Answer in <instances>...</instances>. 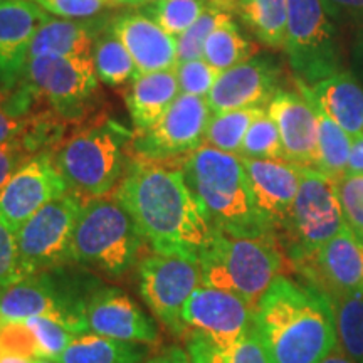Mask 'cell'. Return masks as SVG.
<instances>
[{
	"instance_id": "6da1fadb",
	"label": "cell",
	"mask_w": 363,
	"mask_h": 363,
	"mask_svg": "<svg viewBox=\"0 0 363 363\" xmlns=\"http://www.w3.org/2000/svg\"><path fill=\"white\" fill-rule=\"evenodd\" d=\"M113 195L153 252L199 262L216 233L180 167L133 158Z\"/></svg>"
},
{
	"instance_id": "7a4b0ae2",
	"label": "cell",
	"mask_w": 363,
	"mask_h": 363,
	"mask_svg": "<svg viewBox=\"0 0 363 363\" xmlns=\"http://www.w3.org/2000/svg\"><path fill=\"white\" fill-rule=\"evenodd\" d=\"M254 330L269 363H321L338 343L330 298L283 274L254 308Z\"/></svg>"
},
{
	"instance_id": "3957f363",
	"label": "cell",
	"mask_w": 363,
	"mask_h": 363,
	"mask_svg": "<svg viewBox=\"0 0 363 363\" xmlns=\"http://www.w3.org/2000/svg\"><path fill=\"white\" fill-rule=\"evenodd\" d=\"M180 169L214 229L233 238L276 240L274 227L254 201L239 155L202 145L185 157Z\"/></svg>"
},
{
	"instance_id": "277c9868",
	"label": "cell",
	"mask_w": 363,
	"mask_h": 363,
	"mask_svg": "<svg viewBox=\"0 0 363 363\" xmlns=\"http://www.w3.org/2000/svg\"><path fill=\"white\" fill-rule=\"evenodd\" d=\"M131 140L130 131L116 121L108 118L93 121L59 143L54 163L71 192L79 199L104 197L123 179Z\"/></svg>"
},
{
	"instance_id": "5b68a950",
	"label": "cell",
	"mask_w": 363,
	"mask_h": 363,
	"mask_svg": "<svg viewBox=\"0 0 363 363\" xmlns=\"http://www.w3.org/2000/svg\"><path fill=\"white\" fill-rule=\"evenodd\" d=\"M138 227L115 195L91 199L81 208L72 234L69 259L110 278H123L138 264L143 247Z\"/></svg>"
},
{
	"instance_id": "8992f818",
	"label": "cell",
	"mask_w": 363,
	"mask_h": 363,
	"mask_svg": "<svg viewBox=\"0 0 363 363\" xmlns=\"http://www.w3.org/2000/svg\"><path fill=\"white\" fill-rule=\"evenodd\" d=\"M283 264L284 256L276 240L233 238L217 229L199 257L203 286L238 294L252 308Z\"/></svg>"
},
{
	"instance_id": "52a82bcc",
	"label": "cell",
	"mask_w": 363,
	"mask_h": 363,
	"mask_svg": "<svg viewBox=\"0 0 363 363\" xmlns=\"http://www.w3.org/2000/svg\"><path fill=\"white\" fill-rule=\"evenodd\" d=\"M338 180L323 172L301 167L299 189L291 216L276 235V242L293 267L306 261L343 229Z\"/></svg>"
},
{
	"instance_id": "ba28073f",
	"label": "cell",
	"mask_w": 363,
	"mask_h": 363,
	"mask_svg": "<svg viewBox=\"0 0 363 363\" xmlns=\"http://www.w3.org/2000/svg\"><path fill=\"white\" fill-rule=\"evenodd\" d=\"M284 51L294 79L306 86L342 71L333 19L321 0H288Z\"/></svg>"
},
{
	"instance_id": "9c48e42d",
	"label": "cell",
	"mask_w": 363,
	"mask_h": 363,
	"mask_svg": "<svg viewBox=\"0 0 363 363\" xmlns=\"http://www.w3.org/2000/svg\"><path fill=\"white\" fill-rule=\"evenodd\" d=\"M83 199L67 192L45 203L16 234L22 278L71 262L69 247Z\"/></svg>"
},
{
	"instance_id": "30bf717a",
	"label": "cell",
	"mask_w": 363,
	"mask_h": 363,
	"mask_svg": "<svg viewBox=\"0 0 363 363\" xmlns=\"http://www.w3.org/2000/svg\"><path fill=\"white\" fill-rule=\"evenodd\" d=\"M24 78L67 123L89 116L99 89L93 56L30 57Z\"/></svg>"
},
{
	"instance_id": "8fae6325",
	"label": "cell",
	"mask_w": 363,
	"mask_h": 363,
	"mask_svg": "<svg viewBox=\"0 0 363 363\" xmlns=\"http://www.w3.org/2000/svg\"><path fill=\"white\" fill-rule=\"evenodd\" d=\"M140 296L157 320L175 337L185 338L182 311L202 284L199 262L152 252L136 264Z\"/></svg>"
},
{
	"instance_id": "7c38bea8",
	"label": "cell",
	"mask_w": 363,
	"mask_h": 363,
	"mask_svg": "<svg viewBox=\"0 0 363 363\" xmlns=\"http://www.w3.org/2000/svg\"><path fill=\"white\" fill-rule=\"evenodd\" d=\"M211 111L207 98L179 94L152 128L133 135L131 155L138 160L158 163L190 155L206 142Z\"/></svg>"
},
{
	"instance_id": "4fadbf2b",
	"label": "cell",
	"mask_w": 363,
	"mask_h": 363,
	"mask_svg": "<svg viewBox=\"0 0 363 363\" xmlns=\"http://www.w3.org/2000/svg\"><path fill=\"white\" fill-rule=\"evenodd\" d=\"M71 190L54 163V152L38 153L13 174L0 194V220L17 234L45 203Z\"/></svg>"
},
{
	"instance_id": "5bb4252c",
	"label": "cell",
	"mask_w": 363,
	"mask_h": 363,
	"mask_svg": "<svg viewBox=\"0 0 363 363\" xmlns=\"http://www.w3.org/2000/svg\"><path fill=\"white\" fill-rule=\"evenodd\" d=\"M294 269L330 301L355 293L363 289V242L345 224L335 238Z\"/></svg>"
},
{
	"instance_id": "9a60e30c",
	"label": "cell",
	"mask_w": 363,
	"mask_h": 363,
	"mask_svg": "<svg viewBox=\"0 0 363 363\" xmlns=\"http://www.w3.org/2000/svg\"><path fill=\"white\" fill-rule=\"evenodd\" d=\"M182 323L187 335L201 333L233 342L254 328V308L225 289L199 286L182 311Z\"/></svg>"
},
{
	"instance_id": "2e32d148",
	"label": "cell",
	"mask_w": 363,
	"mask_h": 363,
	"mask_svg": "<svg viewBox=\"0 0 363 363\" xmlns=\"http://www.w3.org/2000/svg\"><path fill=\"white\" fill-rule=\"evenodd\" d=\"M84 318L91 333L101 337L145 345L160 340L155 321L128 294L111 286H98L89 293Z\"/></svg>"
},
{
	"instance_id": "e0dca14e",
	"label": "cell",
	"mask_w": 363,
	"mask_h": 363,
	"mask_svg": "<svg viewBox=\"0 0 363 363\" xmlns=\"http://www.w3.org/2000/svg\"><path fill=\"white\" fill-rule=\"evenodd\" d=\"M281 71L267 57H251L222 71L207 101L212 113L235 110H264L279 88Z\"/></svg>"
},
{
	"instance_id": "ac0fdd59",
	"label": "cell",
	"mask_w": 363,
	"mask_h": 363,
	"mask_svg": "<svg viewBox=\"0 0 363 363\" xmlns=\"http://www.w3.org/2000/svg\"><path fill=\"white\" fill-rule=\"evenodd\" d=\"M51 19V13L33 0L0 4V88L24 79L30 43L39 27Z\"/></svg>"
},
{
	"instance_id": "d6986e66",
	"label": "cell",
	"mask_w": 363,
	"mask_h": 363,
	"mask_svg": "<svg viewBox=\"0 0 363 363\" xmlns=\"http://www.w3.org/2000/svg\"><path fill=\"white\" fill-rule=\"evenodd\" d=\"M240 162L251 184L254 201L278 235L291 216L299 189L301 167L284 158L272 160V158L240 157Z\"/></svg>"
},
{
	"instance_id": "ffe728a7",
	"label": "cell",
	"mask_w": 363,
	"mask_h": 363,
	"mask_svg": "<svg viewBox=\"0 0 363 363\" xmlns=\"http://www.w3.org/2000/svg\"><path fill=\"white\" fill-rule=\"evenodd\" d=\"M267 115L278 126L284 160L316 169L318 116L313 104L299 91L279 89L267 104Z\"/></svg>"
},
{
	"instance_id": "44dd1931",
	"label": "cell",
	"mask_w": 363,
	"mask_h": 363,
	"mask_svg": "<svg viewBox=\"0 0 363 363\" xmlns=\"http://www.w3.org/2000/svg\"><path fill=\"white\" fill-rule=\"evenodd\" d=\"M108 29L128 49L136 78L177 66V39L143 12H123L108 22Z\"/></svg>"
},
{
	"instance_id": "7402d4cb",
	"label": "cell",
	"mask_w": 363,
	"mask_h": 363,
	"mask_svg": "<svg viewBox=\"0 0 363 363\" xmlns=\"http://www.w3.org/2000/svg\"><path fill=\"white\" fill-rule=\"evenodd\" d=\"M294 81L308 91L348 136L357 138L363 135V88L353 72L342 69L313 86Z\"/></svg>"
},
{
	"instance_id": "603a6c76",
	"label": "cell",
	"mask_w": 363,
	"mask_h": 363,
	"mask_svg": "<svg viewBox=\"0 0 363 363\" xmlns=\"http://www.w3.org/2000/svg\"><path fill=\"white\" fill-rule=\"evenodd\" d=\"M179 91L177 66L135 78L126 94V106L136 133L152 128L179 98Z\"/></svg>"
},
{
	"instance_id": "cb8c5ba5",
	"label": "cell",
	"mask_w": 363,
	"mask_h": 363,
	"mask_svg": "<svg viewBox=\"0 0 363 363\" xmlns=\"http://www.w3.org/2000/svg\"><path fill=\"white\" fill-rule=\"evenodd\" d=\"M104 21L51 19L39 27L29 59L39 56H93Z\"/></svg>"
},
{
	"instance_id": "d4e9b609",
	"label": "cell",
	"mask_w": 363,
	"mask_h": 363,
	"mask_svg": "<svg viewBox=\"0 0 363 363\" xmlns=\"http://www.w3.org/2000/svg\"><path fill=\"white\" fill-rule=\"evenodd\" d=\"M52 106L26 78L13 86L0 88V143L26 135Z\"/></svg>"
},
{
	"instance_id": "484cf974",
	"label": "cell",
	"mask_w": 363,
	"mask_h": 363,
	"mask_svg": "<svg viewBox=\"0 0 363 363\" xmlns=\"http://www.w3.org/2000/svg\"><path fill=\"white\" fill-rule=\"evenodd\" d=\"M148 357L150 348L145 343L86 333L72 340L54 360L57 363H145Z\"/></svg>"
},
{
	"instance_id": "4316f807",
	"label": "cell",
	"mask_w": 363,
	"mask_h": 363,
	"mask_svg": "<svg viewBox=\"0 0 363 363\" xmlns=\"http://www.w3.org/2000/svg\"><path fill=\"white\" fill-rule=\"evenodd\" d=\"M185 340L190 363H269L254 328L233 342H220L201 333H189Z\"/></svg>"
},
{
	"instance_id": "83f0119b",
	"label": "cell",
	"mask_w": 363,
	"mask_h": 363,
	"mask_svg": "<svg viewBox=\"0 0 363 363\" xmlns=\"http://www.w3.org/2000/svg\"><path fill=\"white\" fill-rule=\"evenodd\" d=\"M296 83V81H294ZM298 91L315 108L318 116V163L316 170L340 179L348 172L352 153V140L331 118L326 115L323 108L313 99L301 84L296 83Z\"/></svg>"
},
{
	"instance_id": "f1b7e54d",
	"label": "cell",
	"mask_w": 363,
	"mask_h": 363,
	"mask_svg": "<svg viewBox=\"0 0 363 363\" xmlns=\"http://www.w3.org/2000/svg\"><path fill=\"white\" fill-rule=\"evenodd\" d=\"M238 13L259 43L284 49L288 0H242Z\"/></svg>"
},
{
	"instance_id": "f546056e",
	"label": "cell",
	"mask_w": 363,
	"mask_h": 363,
	"mask_svg": "<svg viewBox=\"0 0 363 363\" xmlns=\"http://www.w3.org/2000/svg\"><path fill=\"white\" fill-rule=\"evenodd\" d=\"M38 343L39 355L44 358H57L69 347L72 340L89 333L86 318L66 316L61 313H49L26 320Z\"/></svg>"
},
{
	"instance_id": "4dcf8cb0",
	"label": "cell",
	"mask_w": 363,
	"mask_h": 363,
	"mask_svg": "<svg viewBox=\"0 0 363 363\" xmlns=\"http://www.w3.org/2000/svg\"><path fill=\"white\" fill-rule=\"evenodd\" d=\"M338 347L345 355L363 363V289L331 301Z\"/></svg>"
},
{
	"instance_id": "1f68e13d",
	"label": "cell",
	"mask_w": 363,
	"mask_h": 363,
	"mask_svg": "<svg viewBox=\"0 0 363 363\" xmlns=\"http://www.w3.org/2000/svg\"><path fill=\"white\" fill-rule=\"evenodd\" d=\"M256 45L240 34L234 21H227L208 35L203 45V59L216 69L227 71L254 56Z\"/></svg>"
},
{
	"instance_id": "d6a6232c",
	"label": "cell",
	"mask_w": 363,
	"mask_h": 363,
	"mask_svg": "<svg viewBox=\"0 0 363 363\" xmlns=\"http://www.w3.org/2000/svg\"><path fill=\"white\" fill-rule=\"evenodd\" d=\"M93 61L99 81L108 86H121L136 78V67L125 44L108 29L94 44Z\"/></svg>"
},
{
	"instance_id": "836d02e7",
	"label": "cell",
	"mask_w": 363,
	"mask_h": 363,
	"mask_svg": "<svg viewBox=\"0 0 363 363\" xmlns=\"http://www.w3.org/2000/svg\"><path fill=\"white\" fill-rule=\"evenodd\" d=\"M264 110H235L216 113L206 130V143L225 153L240 155L247 128Z\"/></svg>"
},
{
	"instance_id": "e575fe53",
	"label": "cell",
	"mask_w": 363,
	"mask_h": 363,
	"mask_svg": "<svg viewBox=\"0 0 363 363\" xmlns=\"http://www.w3.org/2000/svg\"><path fill=\"white\" fill-rule=\"evenodd\" d=\"M207 6L206 0H160L145 6L140 12H143L167 34L177 39L190 26H194Z\"/></svg>"
},
{
	"instance_id": "d590c367",
	"label": "cell",
	"mask_w": 363,
	"mask_h": 363,
	"mask_svg": "<svg viewBox=\"0 0 363 363\" xmlns=\"http://www.w3.org/2000/svg\"><path fill=\"white\" fill-rule=\"evenodd\" d=\"M230 19H233L230 12L208 4L202 16L194 22V26H190L184 34L177 38V65L194 61V59H203V45L208 35Z\"/></svg>"
},
{
	"instance_id": "8d00e7d4",
	"label": "cell",
	"mask_w": 363,
	"mask_h": 363,
	"mask_svg": "<svg viewBox=\"0 0 363 363\" xmlns=\"http://www.w3.org/2000/svg\"><path fill=\"white\" fill-rule=\"evenodd\" d=\"M239 157L272 158V160L284 158L278 126L271 120L267 111H262L247 128Z\"/></svg>"
},
{
	"instance_id": "74e56055",
	"label": "cell",
	"mask_w": 363,
	"mask_h": 363,
	"mask_svg": "<svg viewBox=\"0 0 363 363\" xmlns=\"http://www.w3.org/2000/svg\"><path fill=\"white\" fill-rule=\"evenodd\" d=\"M337 190L345 224L363 242V172H347L340 177Z\"/></svg>"
},
{
	"instance_id": "f35d334b",
	"label": "cell",
	"mask_w": 363,
	"mask_h": 363,
	"mask_svg": "<svg viewBox=\"0 0 363 363\" xmlns=\"http://www.w3.org/2000/svg\"><path fill=\"white\" fill-rule=\"evenodd\" d=\"M219 76L220 71L208 65L206 59H194L177 65V78L182 94L207 98Z\"/></svg>"
},
{
	"instance_id": "ab89813d",
	"label": "cell",
	"mask_w": 363,
	"mask_h": 363,
	"mask_svg": "<svg viewBox=\"0 0 363 363\" xmlns=\"http://www.w3.org/2000/svg\"><path fill=\"white\" fill-rule=\"evenodd\" d=\"M0 353H13L29 358H39L35 338L26 321H2L0 323Z\"/></svg>"
},
{
	"instance_id": "60d3db41",
	"label": "cell",
	"mask_w": 363,
	"mask_h": 363,
	"mask_svg": "<svg viewBox=\"0 0 363 363\" xmlns=\"http://www.w3.org/2000/svg\"><path fill=\"white\" fill-rule=\"evenodd\" d=\"M34 155H38V152L34 150L27 135L16 136V138L0 143V194L6 189L13 174Z\"/></svg>"
},
{
	"instance_id": "b9f144b4",
	"label": "cell",
	"mask_w": 363,
	"mask_h": 363,
	"mask_svg": "<svg viewBox=\"0 0 363 363\" xmlns=\"http://www.w3.org/2000/svg\"><path fill=\"white\" fill-rule=\"evenodd\" d=\"M48 13L62 19H91L98 16L104 7H110L104 0H33Z\"/></svg>"
},
{
	"instance_id": "7bdbcfd3",
	"label": "cell",
	"mask_w": 363,
	"mask_h": 363,
	"mask_svg": "<svg viewBox=\"0 0 363 363\" xmlns=\"http://www.w3.org/2000/svg\"><path fill=\"white\" fill-rule=\"evenodd\" d=\"M22 279L16 234L0 220V289Z\"/></svg>"
},
{
	"instance_id": "ee69618b",
	"label": "cell",
	"mask_w": 363,
	"mask_h": 363,
	"mask_svg": "<svg viewBox=\"0 0 363 363\" xmlns=\"http://www.w3.org/2000/svg\"><path fill=\"white\" fill-rule=\"evenodd\" d=\"M333 21L357 22L363 26V0H321Z\"/></svg>"
},
{
	"instance_id": "f6af8a7d",
	"label": "cell",
	"mask_w": 363,
	"mask_h": 363,
	"mask_svg": "<svg viewBox=\"0 0 363 363\" xmlns=\"http://www.w3.org/2000/svg\"><path fill=\"white\" fill-rule=\"evenodd\" d=\"M145 363H190L187 350L180 347H169L162 350L158 355L150 357Z\"/></svg>"
},
{
	"instance_id": "bcb514c9",
	"label": "cell",
	"mask_w": 363,
	"mask_h": 363,
	"mask_svg": "<svg viewBox=\"0 0 363 363\" xmlns=\"http://www.w3.org/2000/svg\"><path fill=\"white\" fill-rule=\"evenodd\" d=\"M348 172H363V135L352 138V153Z\"/></svg>"
},
{
	"instance_id": "7dc6e473",
	"label": "cell",
	"mask_w": 363,
	"mask_h": 363,
	"mask_svg": "<svg viewBox=\"0 0 363 363\" xmlns=\"http://www.w3.org/2000/svg\"><path fill=\"white\" fill-rule=\"evenodd\" d=\"M353 66H355L357 74L363 79V27L357 35L355 48H353Z\"/></svg>"
},
{
	"instance_id": "c3c4849f",
	"label": "cell",
	"mask_w": 363,
	"mask_h": 363,
	"mask_svg": "<svg viewBox=\"0 0 363 363\" xmlns=\"http://www.w3.org/2000/svg\"><path fill=\"white\" fill-rule=\"evenodd\" d=\"M321 363H357V362L352 360L348 355H345L342 348L337 345V347H335L333 350H331L328 355L323 358V360H321Z\"/></svg>"
},
{
	"instance_id": "681fc988",
	"label": "cell",
	"mask_w": 363,
	"mask_h": 363,
	"mask_svg": "<svg viewBox=\"0 0 363 363\" xmlns=\"http://www.w3.org/2000/svg\"><path fill=\"white\" fill-rule=\"evenodd\" d=\"M160 0H110V7H145Z\"/></svg>"
},
{
	"instance_id": "f907efd6",
	"label": "cell",
	"mask_w": 363,
	"mask_h": 363,
	"mask_svg": "<svg viewBox=\"0 0 363 363\" xmlns=\"http://www.w3.org/2000/svg\"><path fill=\"white\" fill-rule=\"evenodd\" d=\"M0 363H35V358L13 355V353H0Z\"/></svg>"
},
{
	"instance_id": "816d5d0a",
	"label": "cell",
	"mask_w": 363,
	"mask_h": 363,
	"mask_svg": "<svg viewBox=\"0 0 363 363\" xmlns=\"http://www.w3.org/2000/svg\"><path fill=\"white\" fill-rule=\"evenodd\" d=\"M207 4H211V6H216V7H219V9H222V11H225V12H235L234 11V7H233V4L229 2V0H206Z\"/></svg>"
},
{
	"instance_id": "f5cc1de1",
	"label": "cell",
	"mask_w": 363,
	"mask_h": 363,
	"mask_svg": "<svg viewBox=\"0 0 363 363\" xmlns=\"http://www.w3.org/2000/svg\"><path fill=\"white\" fill-rule=\"evenodd\" d=\"M35 363H57L56 360H52V358H44V357H39L35 358Z\"/></svg>"
},
{
	"instance_id": "db71d44e",
	"label": "cell",
	"mask_w": 363,
	"mask_h": 363,
	"mask_svg": "<svg viewBox=\"0 0 363 363\" xmlns=\"http://www.w3.org/2000/svg\"><path fill=\"white\" fill-rule=\"evenodd\" d=\"M229 2H230V4H233L234 11H235V12H238V11H239V6H240V4H242V0H229Z\"/></svg>"
},
{
	"instance_id": "11a10c76",
	"label": "cell",
	"mask_w": 363,
	"mask_h": 363,
	"mask_svg": "<svg viewBox=\"0 0 363 363\" xmlns=\"http://www.w3.org/2000/svg\"><path fill=\"white\" fill-rule=\"evenodd\" d=\"M104 2H108V6H110V0H104Z\"/></svg>"
},
{
	"instance_id": "9f6ffc18",
	"label": "cell",
	"mask_w": 363,
	"mask_h": 363,
	"mask_svg": "<svg viewBox=\"0 0 363 363\" xmlns=\"http://www.w3.org/2000/svg\"><path fill=\"white\" fill-rule=\"evenodd\" d=\"M2 2H6V0H0V4H2Z\"/></svg>"
},
{
	"instance_id": "6f0895ef",
	"label": "cell",
	"mask_w": 363,
	"mask_h": 363,
	"mask_svg": "<svg viewBox=\"0 0 363 363\" xmlns=\"http://www.w3.org/2000/svg\"><path fill=\"white\" fill-rule=\"evenodd\" d=\"M0 323H2V320H0Z\"/></svg>"
}]
</instances>
